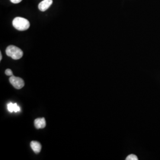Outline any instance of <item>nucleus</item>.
Listing matches in <instances>:
<instances>
[{"label":"nucleus","instance_id":"obj_9","mask_svg":"<svg viewBox=\"0 0 160 160\" xmlns=\"http://www.w3.org/2000/svg\"><path fill=\"white\" fill-rule=\"evenodd\" d=\"M20 111V108L17 105V103H14V112L17 113Z\"/></svg>","mask_w":160,"mask_h":160},{"label":"nucleus","instance_id":"obj_2","mask_svg":"<svg viewBox=\"0 0 160 160\" xmlns=\"http://www.w3.org/2000/svg\"><path fill=\"white\" fill-rule=\"evenodd\" d=\"M6 52L7 56L15 60L22 58L23 55V52L22 49L14 45L8 46L6 49Z\"/></svg>","mask_w":160,"mask_h":160},{"label":"nucleus","instance_id":"obj_10","mask_svg":"<svg viewBox=\"0 0 160 160\" xmlns=\"http://www.w3.org/2000/svg\"><path fill=\"white\" fill-rule=\"evenodd\" d=\"M5 72H6V74L7 75H8V76H10V77H11L12 75H13L12 71L10 69H7Z\"/></svg>","mask_w":160,"mask_h":160},{"label":"nucleus","instance_id":"obj_4","mask_svg":"<svg viewBox=\"0 0 160 160\" xmlns=\"http://www.w3.org/2000/svg\"><path fill=\"white\" fill-rule=\"evenodd\" d=\"M52 0H43L39 4V9L41 12H45L52 5Z\"/></svg>","mask_w":160,"mask_h":160},{"label":"nucleus","instance_id":"obj_3","mask_svg":"<svg viewBox=\"0 0 160 160\" xmlns=\"http://www.w3.org/2000/svg\"><path fill=\"white\" fill-rule=\"evenodd\" d=\"M9 81L12 86L16 89H21L24 86V82L22 78L20 77H15L14 75L11 76Z\"/></svg>","mask_w":160,"mask_h":160},{"label":"nucleus","instance_id":"obj_11","mask_svg":"<svg viewBox=\"0 0 160 160\" xmlns=\"http://www.w3.org/2000/svg\"><path fill=\"white\" fill-rule=\"evenodd\" d=\"M10 1H11L12 2L14 3V4H18V3L20 2L22 0H10Z\"/></svg>","mask_w":160,"mask_h":160},{"label":"nucleus","instance_id":"obj_5","mask_svg":"<svg viewBox=\"0 0 160 160\" xmlns=\"http://www.w3.org/2000/svg\"><path fill=\"white\" fill-rule=\"evenodd\" d=\"M34 126L36 128L39 129H43L46 127V120L45 119L42 118H38L34 120Z\"/></svg>","mask_w":160,"mask_h":160},{"label":"nucleus","instance_id":"obj_7","mask_svg":"<svg viewBox=\"0 0 160 160\" xmlns=\"http://www.w3.org/2000/svg\"><path fill=\"white\" fill-rule=\"evenodd\" d=\"M7 109L10 112H14V103L10 102L7 104Z\"/></svg>","mask_w":160,"mask_h":160},{"label":"nucleus","instance_id":"obj_6","mask_svg":"<svg viewBox=\"0 0 160 160\" xmlns=\"http://www.w3.org/2000/svg\"><path fill=\"white\" fill-rule=\"evenodd\" d=\"M30 147L34 151V153L36 154L39 153L42 149L41 144L38 141H32L30 143Z\"/></svg>","mask_w":160,"mask_h":160},{"label":"nucleus","instance_id":"obj_8","mask_svg":"<svg viewBox=\"0 0 160 160\" xmlns=\"http://www.w3.org/2000/svg\"><path fill=\"white\" fill-rule=\"evenodd\" d=\"M137 157L134 154H130L126 157V160H138Z\"/></svg>","mask_w":160,"mask_h":160},{"label":"nucleus","instance_id":"obj_1","mask_svg":"<svg viewBox=\"0 0 160 160\" xmlns=\"http://www.w3.org/2000/svg\"><path fill=\"white\" fill-rule=\"evenodd\" d=\"M12 25L15 29L20 31H24L29 29L30 23L29 21L23 17H16L12 21Z\"/></svg>","mask_w":160,"mask_h":160},{"label":"nucleus","instance_id":"obj_12","mask_svg":"<svg viewBox=\"0 0 160 160\" xmlns=\"http://www.w3.org/2000/svg\"><path fill=\"white\" fill-rule=\"evenodd\" d=\"M2 59V53L1 52H0V61H1Z\"/></svg>","mask_w":160,"mask_h":160}]
</instances>
